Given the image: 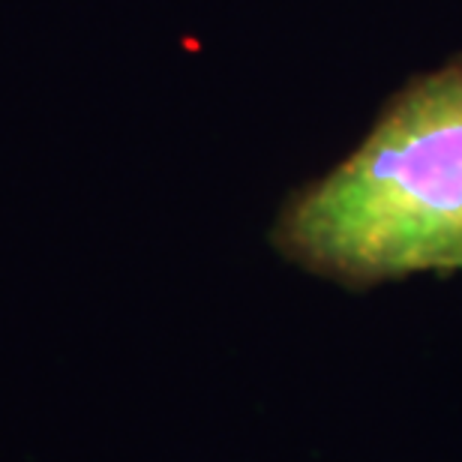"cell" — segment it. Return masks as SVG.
Instances as JSON below:
<instances>
[{"label": "cell", "mask_w": 462, "mask_h": 462, "mask_svg": "<svg viewBox=\"0 0 462 462\" xmlns=\"http://www.w3.org/2000/svg\"><path fill=\"white\" fill-rule=\"evenodd\" d=\"M271 240L348 289L462 271V58L396 94L348 160L285 201Z\"/></svg>", "instance_id": "cell-1"}]
</instances>
